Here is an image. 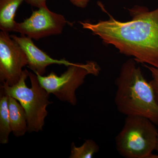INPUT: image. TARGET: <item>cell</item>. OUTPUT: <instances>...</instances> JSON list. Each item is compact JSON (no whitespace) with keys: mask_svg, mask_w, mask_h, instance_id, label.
Masks as SVG:
<instances>
[{"mask_svg":"<svg viewBox=\"0 0 158 158\" xmlns=\"http://www.w3.org/2000/svg\"><path fill=\"white\" fill-rule=\"evenodd\" d=\"M131 21L110 19L96 23L80 22L107 44L114 46L121 54L131 56L137 63L158 68V8L150 11L136 6L129 9Z\"/></svg>","mask_w":158,"mask_h":158,"instance_id":"6da1fadb","label":"cell"},{"mask_svg":"<svg viewBox=\"0 0 158 158\" xmlns=\"http://www.w3.org/2000/svg\"><path fill=\"white\" fill-rule=\"evenodd\" d=\"M134 59L124 62L115 81V102L119 113L147 118L158 125V104L150 82Z\"/></svg>","mask_w":158,"mask_h":158,"instance_id":"7a4b0ae2","label":"cell"},{"mask_svg":"<svg viewBox=\"0 0 158 158\" xmlns=\"http://www.w3.org/2000/svg\"><path fill=\"white\" fill-rule=\"evenodd\" d=\"M1 89L22 106L26 113L29 133L42 131L48 115L46 108L52 102L50 94L40 84L36 73L23 70L17 83L9 86L3 83Z\"/></svg>","mask_w":158,"mask_h":158,"instance_id":"3957f363","label":"cell"},{"mask_svg":"<svg viewBox=\"0 0 158 158\" xmlns=\"http://www.w3.org/2000/svg\"><path fill=\"white\" fill-rule=\"evenodd\" d=\"M156 125L143 116H127L115 139L118 153L126 158H158L152 154L158 135Z\"/></svg>","mask_w":158,"mask_h":158,"instance_id":"277c9868","label":"cell"},{"mask_svg":"<svg viewBox=\"0 0 158 158\" xmlns=\"http://www.w3.org/2000/svg\"><path fill=\"white\" fill-rule=\"evenodd\" d=\"M68 67L60 76L53 72L46 76L36 75L40 85L49 94H54L60 101L75 106L77 89L84 84L87 76H98L101 69L97 63L93 61H87L85 64L75 63Z\"/></svg>","mask_w":158,"mask_h":158,"instance_id":"5b68a950","label":"cell"},{"mask_svg":"<svg viewBox=\"0 0 158 158\" xmlns=\"http://www.w3.org/2000/svg\"><path fill=\"white\" fill-rule=\"evenodd\" d=\"M66 23L63 15L52 12L45 6L33 11L31 17L23 22L16 23L13 31L38 40L61 34Z\"/></svg>","mask_w":158,"mask_h":158,"instance_id":"8992f818","label":"cell"},{"mask_svg":"<svg viewBox=\"0 0 158 158\" xmlns=\"http://www.w3.org/2000/svg\"><path fill=\"white\" fill-rule=\"evenodd\" d=\"M26 53L9 32H0V81L9 86L18 82L23 67L27 65Z\"/></svg>","mask_w":158,"mask_h":158,"instance_id":"52a82bcc","label":"cell"},{"mask_svg":"<svg viewBox=\"0 0 158 158\" xmlns=\"http://www.w3.org/2000/svg\"><path fill=\"white\" fill-rule=\"evenodd\" d=\"M11 37L19 44L26 53L28 60V67L35 73L43 75L47 67L52 64L69 66L75 64L65 59L58 60L53 59L38 48L30 37L23 35L18 37L15 35H11Z\"/></svg>","mask_w":158,"mask_h":158,"instance_id":"ba28073f","label":"cell"},{"mask_svg":"<svg viewBox=\"0 0 158 158\" xmlns=\"http://www.w3.org/2000/svg\"><path fill=\"white\" fill-rule=\"evenodd\" d=\"M8 107L11 132L16 137L24 135L28 132L27 122L24 109L16 99L9 95Z\"/></svg>","mask_w":158,"mask_h":158,"instance_id":"9c48e42d","label":"cell"},{"mask_svg":"<svg viewBox=\"0 0 158 158\" xmlns=\"http://www.w3.org/2000/svg\"><path fill=\"white\" fill-rule=\"evenodd\" d=\"M25 0H0V29L9 32L14 31L16 11L23 1Z\"/></svg>","mask_w":158,"mask_h":158,"instance_id":"30bf717a","label":"cell"},{"mask_svg":"<svg viewBox=\"0 0 158 158\" xmlns=\"http://www.w3.org/2000/svg\"><path fill=\"white\" fill-rule=\"evenodd\" d=\"M0 143L6 144L9 142L11 132L8 107V95L0 89Z\"/></svg>","mask_w":158,"mask_h":158,"instance_id":"8fae6325","label":"cell"},{"mask_svg":"<svg viewBox=\"0 0 158 158\" xmlns=\"http://www.w3.org/2000/svg\"><path fill=\"white\" fill-rule=\"evenodd\" d=\"M99 150L98 145L91 139L85 141L81 146L77 147L72 142L69 158H92Z\"/></svg>","mask_w":158,"mask_h":158,"instance_id":"7c38bea8","label":"cell"},{"mask_svg":"<svg viewBox=\"0 0 158 158\" xmlns=\"http://www.w3.org/2000/svg\"><path fill=\"white\" fill-rule=\"evenodd\" d=\"M144 65L151 73L152 80L150 81V83L153 90L156 101L158 104V68L146 64H144Z\"/></svg>","mask_w":158,"mask_h":158,"instance_id":"4fadbf2b","label":"cell"},{"mask_svg":"<svg viewBox=\"0 0 158 158\" xmlns=\"http://www.w3.org/2000/svg\"><path fill=\"white\" fill-rule=\"evenodd\" d=\"M26 2L31 6L37 7L38 9L43 6H46V0H25Z\"/></svg>","mask_w":158,"mask_h":158,"instance_id":"5bb4252c","label":"cell"},{"mask_svg":"<svg viewBox=\"0 0 158 158\" xmlns=\"http://www.w3.org/2000/svg\"><path fill=\"white\" fill-rule=\"evenodd\" d=\"M74 6L81 8H85L88 5L89 0H69Z\"/></svg>","mask_w":158,"mask_h":158,"instance_id":"9a60e30c","label":"cell"},{"mask_svg":"<svg viewBox=\"0 0 158 158\" xmlns=\"http://www.w3.org/2000/svg\"><path fill=\"white\" fill-rule=\"evenodd\" d=\"M155 150L156 151L158 152V135L157 136V138Z\"/></svg>","mask_w":158,"mask_h":158,"instance_id":"2e32d148","label":"cell"}]
</instances>
